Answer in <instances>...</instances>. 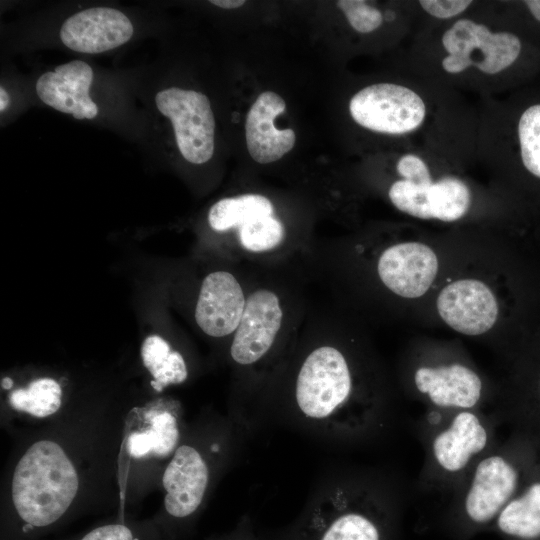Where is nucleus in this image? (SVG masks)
Here are the masks:
<instances>
[{
  "instance_id": "obj_1",
  "label": "nucleus",
  "mask_w": 540,
  "mask_h": 540,
  "mask_svg": "<svg viewBox=\"0 0 540 540\" xmlns=\"http://www.w3.org/2000/svg\"><path fill=\"white\" fill-rule=\"evenodd\" d=\"M540 455L522 436L512 433L472 466L453 492L445 526L457 539L491 530L506 504L521 489Z\"/></svg>"
},
{
  "instance_id": "obj_2",
  "label": "nucleus",
  "mask_w": 540,
  "mask_h": 540,
  "mask_svg": "<svg viewBox=\"0 0 540 540\" xmlns=\"http://www.w3.org/2000/svg\"><path fill=\"white\" fill-rule=\"evenodd\" d=\"M294 401L304 420L349 436L371 431L384 418L376 399L356 393L346 356L331 345L313 349L302 362Z\"/></svg>"
},
{
  "instance_id": "obj_3",
  "label": "nucleus",
  "mask_w": 540,
  "mask_h": 540,
  "mask_svg": "<svg viewBox=\"0 0 540 540\" xmlns=\"http://www.w3.org/2000/svg\"><path fill=\"white\" fill-rule=\"evenodd\" d=\"M76 470L57 443H34L19 460L12 500L24 535L50 527L67 512L78 490Z\"/></svg>"
},
{
  "instance_id": "obj_4",
  "label": "nucleus",
  "mask_w": 540,
  "mask_h": 540,
  "mask_svg": "<svg viewBox=\"0 0 540 540\" xmlns=\"http://www.w3.org/2000/svg\"><path fill=\"white\" fill-rule=\"evenodd\" d=\"M398 512L360 486H338L319 498L283 540H392Z\"/></svg>"
},
{
  "instance_id": "obj_5",
  "label": "nucleus",
  "mask_w": 540,
  "mask_h": 540,
  "mask_svg": "<svg viewBox=\"0 0 540 540\" xmlns=\"http://www.w3.org/2000/svg\"><path fill=\"white\" fill-rule=\"evenodd\" d=\"M480 410L431 412L420 482L429 490L459 487L476 461L495 445V422Z\"/></svg>"
},
{
  "instance_id": "obj_6",
  "label": "nucleus",
  "mask_w": 540,
  "mask_h": 540,
  "mask_svg": "<svg viewBox=\"0 0 540 540\" xmlns=\"http://www.w3.org/2000/svg\"><path fill=\"white\" fill-rule=\"evenodd\" d=\"M441 41L448 53L442 60V68L450 74H459L472 66L485 74H498L516 61L522 47L517 35L492 32L467 18L454 22Z\"/></svg>"
},
{
  "instance_id": "obj_7",
  "label": "nucleus",
  "mask_w": 540,
  "mask_h": 540,
  "mask_svg": "<svg viewBox=\"0 0 540 540\" xmlns=\"http://www.w3.org/2000/svg\"><path fill=\"white\" fill-rule=\"evenodd\" d=\"M349 111L358 125L385 134L412 132L426 117L421 96L394 83H377L359 90L349 102Z\"/></svg>"
},
{
  "instance_id": "obj_8",
  "label": "nucleus",
  "mask_w": 540,
  "mask_h": 540,
  "mask_svg": "<svg viewBox=\"0 0 540 540\" xmlns=\"http://www.w3.org/2000/svg\"><path fill=\"white\" fill-rule=\"evenodd\" d=\"M158 110L172 122L182 156L203 164L214 153L215 119L208 97L194 90L171 87L155 96Z\"/></svg>"
},
{
  "instance_id": "obj_9",
  "label": "nucleus",
  "mask_w": 540,
  "mask_h": 540,
  "mask_svg": "<svg viewBox=\"0 0 540 540\" xmlns=\"http://www.w3.org/2000/svg\"><path fill=\"white\" fill-rule=\"evenodd\" d=\"M392 204L401 212L420 219L456 221L468 211L471 194L467 185L453 176L432 182L431 176L394 182L388 191Z\"/></svg>"
},
{
  "instance_id": "obj_10",
  "label": "nucleus",
  "mask_w": 540,
  "mask_h": 540,
  "mask_svg": "<svg viewBox=\"0 0 540 540\" xmlns=\"http://www.w3.org/2000/svg\"><path fill=\"white\" fill-rule=\"evenodd\" d=\"M283 321L278 295L269 289H258L246 298L239 325L230 347L233 361L251 366L262 360L272 348Z\"/></svg>"
},
{
  "instance_id": "obj_11",
  "label": "nucleus",
  "mask_w": 540,
  "mask_h": 540,
  "mask_svg": "<svg viewBox=\"0 0 540 540\" xmlns=\"http://www.w3.org/2000/svg\"><path fill=\"white\" fill-rule=\"evenodd\" d=\"M413 381L416 391L434 412L479 410L483 383L479 375L464 364L420 366L414 372Z\"/></svg>"
},
{
  "instance_id": "obj_12",
  "label": "nucleus",
  "mask_w": 540,
  "mask_h": 540,
  "mask_svg": "<svg viewBox=\"0 0 540 540\" xmlns=\"http://www.w3.org/2000/svg\"><path fill=\"white\" fill-rule=\"evenodd\" d=\"M437 309L444 322L464 335L489 331L498 316L496 298L489 287L476 279L457 280L442 289Z\"/></svg>"
},
{
  "instance_id": "obj_13",
  "label": "nucleus",
  "mask_w": 540,
  "mask_h": 540,
  "mask_svg": "<svg viewBox=\"0 0 540 540\" xmlns=\"http://www.w3.org/2000/svg\"><path fill=\"white\" fill-rule=\"evenodd\" d=\"M438 270L434 251L420 242H404L385 249L377 271L383 284L404 298L423 295L433 283Z\"/></svg>"
},
{
  "instance_id": "obj_14",
  "label": "nucleus",
  "mask_w": 540,
  "mask_h": 540,
  "mask_svg": "<svg viewBox=\"0 0 540 540\" xmlns=\"http://www.w3.org/2000/svg\"><path fill=\"white\" fill-rule=\"evenodd\" d=\"M209 469L194 447L182 445L163 475L165 511L176 521H188L199 509L208 485Z\"/></svg>"
},
{
  "instance_id": "obj_15",
  "label": "nucleus",
  "mask_w": 540,
  "mask_h": 540,
  "mask_svg": "<svg viewBox=\"0 0 540 540\" xmlns=\"http://www.w3.org/2000/svg\"><path fill=\"white\" fill-rule=\"evenodd\" d=\"M133 25L121 11L109 7L89 8L69 17L60 28V39L69 49L101 53L130 40Z\"/></svg>"
},
{
  "instance_id": "obj_16",
  "label": "nucleus",
  "mask_w": 540,
  "mask_h": 540,
  "mask_svg": "<svg viewBox=\"0 0 540 540\" xmlns=\"http://www.w3.org/2000/svg\"><path fill=\"white\" fill-rule=\"evenodd\" d=\"M246 304L245 294L236 277L227 271H215L202 281L195 307L200 329L212 337L234 333Z\"/></svg>"
},
{
  "instance_id": "obj_17",
  "label": "nucleus",
  "mask_w": 540,
  "mask_h": 540,
  "mask_svg": "<svg viewBox=\"0 0 540 540\" xmlns=\"http://www.w3.org/2000/svg\"><path fill=\"white\" fill-rule=\"evenodd\" d=\"M93 70L84 61L73 60L42 74L36 82L38 97L51 108L75 119H92L98 107L89 96Z\"/></svg>"
},
{
  "instance_id": "obj_18",
  "label": "nucleus",
  "mask_w": 540,
  "mask_h": 540,
  "mask_svg": "<svg viewBox=\"0 0 540 540\" xmlns=\"http://www.w3.org/2000/svg\"><path fill=\"white\" fill-rule=\"evenodd\" d=\"M286 109L284 99L273 91L261 93L247 113L245 139L256 162L268 164L287 154L296 141L293 129H278L275 119Z\"/></svg>"
},
{
  "instance_id": "obj_19",
  "label": "nucleus",
  "mask_w": 540,
  "mask_h": 540,
  "mask_svg": "<svg viewBox=\"0 0 540 540\" xmlns=\"http://www.w3.org/2000/svg\"><path fill=\"white\" fill-rule=\"evenodd\" d=\"M491 530L505 540H540V458Z\"/></svg>"
},
{
  "instance_id": "obj_20",
  "label": "nucleus",
  "mask_w": 540,
  "mask_h": 540,
  "mask_svg": "<svg viewBox=\"0 0 540 540\" xmlns=\"http://www.w3.org/2000/svg\"><path fill=\"white\" fill-rule=\"evenodd\" d=\"M144 366L153 376L152 386L155 390L184 382L188 371L183 356L172 350L166 340L158 335L148 336L141 347Z\"/></svg>"
},
{
  "instance_id": "obj_21",
  "label": "nucleus",
  "mask_w": 540,
  "mask_h": 540,
  "mask_svg": "<svg viewBox=\"0 0 540 540\" xmlns=\"http://www.w3.org/2000/svg\"><path fill=\"white\" fill-rule=\"evenodd\" d=\"M273 211V204L265 196L244 194L216 202L209 210L208 222L213 230L224 232L238 229L252 218L273 215Z\"/></svg>"
},
{
  "instance_id": "obj_22",
  "label": "nucleus",
  "mask_w": 540,
  "mask_h": 540,
  "mask_svg": "<svg viewBox=\"0 0 540 540\" xmlns=\"http://www.w3.org/2000/svg\"><path fill=\"white\" fill-rule=\"evenodd\" d=\"M150 422L149 429L133 433L128 439V451L135 458L149 455L166 457L178 443L179 429L172 413L158 411L150 416Z\"/></svg>"
},
{
  "instance_id": "obj_23",
  "label": "nucleus",
  "mask_w": 540,
  "mask_h": 540,
  "mask_svg": "<svg viewBox=\"0 0 540 540\" xmlns=\"http://www.w3.org/2000/svg\"><path fill=\"white\" fill-rule=\"evenodd\" d=\"M62 390L51 378L34 380L25 389H17L9 395L11 406L36 417L54 414L61 405Z\"/></svg>"
},
{
  "instance_id": "obj_24",
  "label": "nucleus",
  "mask_w": 540,
  "mask_h": 540,
  "mask_svg": "<svg viewBox=\"0 0 540 540\" xmlns=\"http://www.w3.org/2000/svg\"><path fill=\"white\" fill-rule=\"evenodd\" d=\"M499 418L511 425L512 433L526 439L540 455V383L537 391L511 402Z\"/></svg>"
},
{
  "instance_id": "obj_25",
  "label": "nucleus",
  "mask_w": 540,
  "mask_h": 540,
  "mask_svg": "<svg viewBox=\"0 0 540 540\" xmlns=\"http://www.w3.org/2000/svg\"><path fill=\"white\" fill-rule=\"evenodd\" d=\"M285 237L283 224L273 215H262L248 220L238 228L240 245L249 252L272 250Z\"/></svg>"
},
{
  "instance_id": "obj_26",
  "label": "nucleus",
  "mask_w": 540,
  "mask_h": 540,
  "mask_svg": "<svg viewBox=\"0 0 540 540\" xmlns=\"http://www.w3.org/2000/svg\"><path fill=\"white\" fill-rule=\"evenodd\" d=\"M521 161L526 170L540 178V103L528 106L517 125Z\"/></svg>"
},
{
  "instance_id": "obj_27",
  "label": "nucleus",
  "mask_w": 540,
  "mask_h": 540,
  "mask_svg": "<svg viewBox=\"0 0 540 540\" xmlns=\"http://www.w3.org/2000/svg\"><path fill=\"white\" fill-rule=\"evenodd\" d=\"M337 6L343 11L350 25L360 33H370L383 22L380 10L362 0H340Z\"/></svg>"
},
{
  "instance_id": "obj_28",
  "label": "nucleus",
  "mask_w": 540,
  "mask_h": 540,
  "mask_svg": "<svg viewBox=\"0 0 540 540\" xmlns=\"http://www.w3.org/2000/svg\"><path fill=\"white\" fill-rule=\"evenodd\" d=\"M78 540H142V538L126 524L109 523L90 530Z\"/></svg>"
},
{
  "instance_id": "obj_29",
  "label": "nucleus",
  "mask_w": 540,
  "mask_h": 540,
  "mask_svg": "<svg viewBox=\"0 0 540 540\" xmlns=\"http://www.w3.org/2000/svg\"><path fill=\"white\" fill-rule=\"evenodd\" d=\"M425 12L438 19H449L463 13L471 4L470 0H423L419 1Z\"/></svg>"
},
{
  "instance_id": "obj_30",
  "label": "nucleus",
  "mask_w": 540,
  "mask_h": 540,
  "mask_svg": "<svg viewBox=\"0 0 540 540\" xmlns=\"http://www.w3.org/2000/svg\"><path fill=\"white\" fill-rule=\"evenodd\" d=\"M222 540H257L254 536L252 530L250 529L249 525L245 523L243 526L238 528L235 532H233L231 535L223 538Z\"/></svg>"
},
{
  "instance_id": "obj_31",
  "label": "nucleus",
  "mask_w": 540,
  "mask_h": 540,
  "mask_svg": "<svg viewBox=\"0 0 540 540\" xmlns=\"http://www.w3.org/2000/svg\"><path fill=\"white\" fill-rule=\"evenodd\" d=\"M211 4L224 8V9H234L241 7L245 4L243 0H211Z\"/></svg>"
},
{
  "instance_id": "obj_32",
  "label": "nucleus",
  "mask_w": 540,
  "mask_h": 540,
  "mask_svg": "<svg viewBox=\"0 0 540 540\" xmlns=\"http://www.w3.org/2000/svg\"><path fill=\"white\" fill-rule=\"evenodd\" d=\"M532 16L540 22V0H528L523 2Z\"/></svg>"
},
{
  "instance_id": "obj_33",
  "label": "nucleus",
  "mask_w": 540,
  "mask_h": 540,
  "mask_svg": "<svg viewBox=\"0 0 540 540\" xmlns=\"http://www.w3.org/2000/svg\"><path fill=\"white\" fill-rule=\"evenodd\" d=\"M9 102H10V98H9L8 93L3 87H1L0 88V111L1 112H3L7 108Z\"/></svg>"
},
{
  "instance_id": "obj_34",
  "label": "nucleus",
  "mask_w": 540,
  "mask_h": 540,
  "mask_svg": "<svg viewBox=\"0 0 540 540\" xmlns=\"http://www.w3.org/2000/svg\"><path fill=\"white\" fill-rule=\"evenodd\" d=\"M2 385L4 388L8 389L12 386V381L9 378H5L2 381Z\"/></svg>"
}]
</instances>
